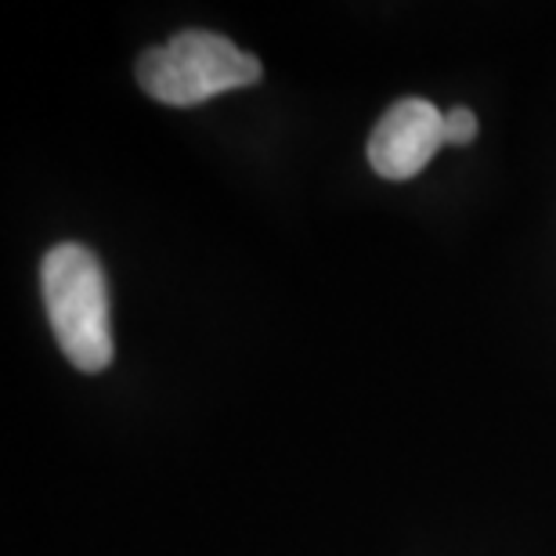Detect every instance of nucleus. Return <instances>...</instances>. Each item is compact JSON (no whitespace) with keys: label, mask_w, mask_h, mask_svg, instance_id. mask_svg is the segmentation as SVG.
I'll return each instance as SVG.
<instances>
[{"label":"nucleus","mask_w":556,"mask_h":556,"mask_svg":"<svg viewBox=\"0 0 556 556\" xmlns=\"http://www.w3.org/2000/svg\"><path fill=\"white\" fill-rule=\"evenodd\" d=\"M40 289L62 354L80 372H102L113 362L109 289L98 257L80 242H62L40 264Z\"/></svg>","instance_id":"1"},{"label":"nucleus","mask_w":556,"mask_h":556,"mask_svg":"<svg viewBox=\"0 0 556 556\" xmlns=\"http://www.w3.org/2000/svg\"><path fill=\"white\" fill-rule=\"evenodd\" d=\"M261 80V62L236 48L228 37L206 29L177 33L163 48L144 51L138 59L141 91L163 105L188 109L210 98L253 87Z\"/></svg>","instance_id":"2"},{"label":"nucleus","mask_w":556,"mask_h":556,"mask_svg":"<svg viewBox=\"0 0 556 556\" xmlns=\"http://www.w3.org/2000/svg\"><path fill=\"white\" fill-rule=\"evenodd\" d=\"M444 144V113L427 98H402L376 124L369 163L387 181H408Z\"/></svg>","instance_id":"3"},{"label":"nucleus","mask_w":556,"mask_h":556,"mask_svg":"<svg viewBox=\"0 0 556 556\" xmlns=\"http://www.w3.org/2000/svg\"><path fill=\"white\" fill-rule=\"evenodd\" d=\"M477 138V116L466 105L444 113V144H470Z\"/></svg>","instance_id":"4"}]
</instances>
